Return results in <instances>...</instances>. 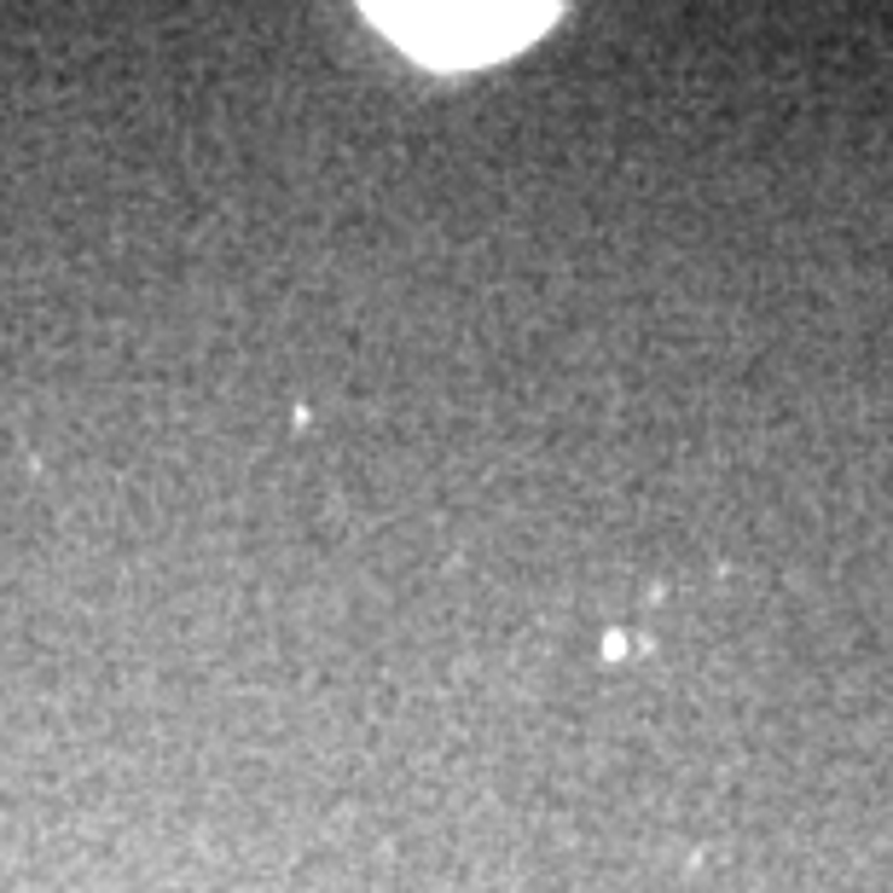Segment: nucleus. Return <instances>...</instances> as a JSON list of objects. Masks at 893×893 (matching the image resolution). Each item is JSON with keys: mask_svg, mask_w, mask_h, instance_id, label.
Returning <instances> with one entry per match:
<instances>
[{"mask_svg": "<svg viewBox=\"0 0 893 893\" xmlns=\"http://www.w3.org/2000/svg\"><path fill=\"white\" fill-rule=\"evenodd\" d=\"M372 18L430 64H487L540 36L546 7H378Z\"/></svg>", "mask_w": 893, "mask_h": 893, "instance_id": "f257e3e1", "label": "nucleus"}]
</instances>
